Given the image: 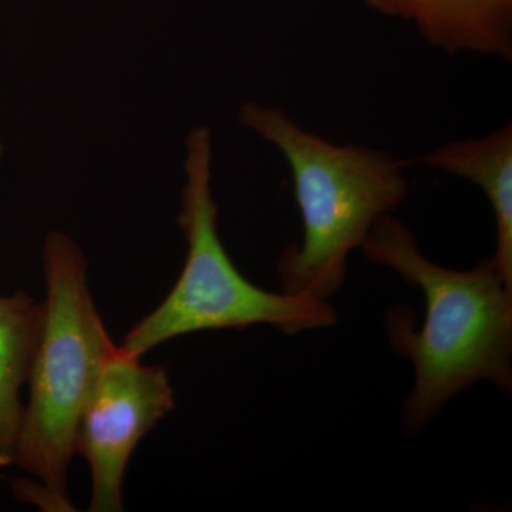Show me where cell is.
<instances>
[{"instance_id":"obj_5","label":"cell","mask_w":512,"mask_h":512,"mask_svg":"<svg viewBox=\"0 0 512 512\" xmlns=\"http://www.w3.org/2000/svg\"><path fill=\"white\" fill-rule=\"evenodd\" d=\"M175 407V393L163 366H148L119 346L107 357L80 416L76 453L92 474L89 511H123V481L130 458Z\"/></svg>"},{"instance_id":"obj_8","label":"cell","mask_w":512,"mask_h":512,"mask_svg":"<svg viewBox=\"0 0 512 512\" xmlns=\"http://www.w3.org/2000/svg\"><path fill=\"white\" fill-rule=\"evenodd\" d=\"M42 322L43 302L23 291L0 295V467L15 461L25 407L20 389L28 382Z\"/></svg>"},{"instance_id":"obj_6","label":"cell","mask_w":512,"mask_h":512,"mask_svg":"<svg viewBox=\"0 0 512 512\" xmlns=\"http://www.w3.org/2000/svg\"><path fill=\"white\" fill-rule=\"evenodd\" d=\"M387 18L412 23L447 55L512 60V0H365Z\"/></svg>"},{"instance_id":"obj_7","label":"cell","mask_w":512,"mask_h":512,"mask_svg":"<svg viewBox=\"0 0 512 512\" xmlns=\"http://www.w3.org/2000/svg\"><path fill=\"white\" fill-rule=\"evenodd\" d=\"M420 163L476 184L484 192L495 222L491 261L512 286V126L467 140L447 141L420 157Z\"/></svg>"},{"instance_id":"obj_1","label":"cell","mask_w":512,"mask_h":512,"mask_svg":"<svg viewBox=\"0 0 512 512\" xmlns=\"http://www.w3.org/2000/svg\"><path fill=\"white\" fill-rule=\"evenodd\" d=\"M367 261L386 266L421 289L426 316L414 328L412 311L394 306L386 330L397 355L414 369L412 392L403 404V429L417 436L457 394L483 380L512 390V286L491 256L460 271L436 264L421 252L412 229L393 214L370 229L362 245Z\"/></svg>"},{"instance_id":"obj_9","label":"cell","mask_w":512,"mask_h":512,"mask_svg":"<svg viewBox=\"0 0 512 512\" xmlns=\"http://www.w3.org/2000/svg\"><path fill=\"white\" fill-rule=\"evenodd\" d=\"M3 154H5V148H3V144L0 143V164H2Z\"/></svg>"},{"instance_id":"obj_2","label":"cell","mask_w":512,"mask_h":512,"mask_svg":"<svg viewBox=\"0 0 512 512\" xmlns=\"http://www.w3.org/2000/svg\"><path fill=\"white\" fill-rule=\"evenodd\" d=\"M238 119L274 146L291 171L302 239L279 255L281 289L328 301L345 284L352 252L409 195V163L380 148L332 143L256 101L242 104Z\"/></svg>"},{"instance_id":"obj_3","label":"cell","mask_w":512,"mask_h":512,"mask_svg":"<svg viewBox=\"0 0 512 512\" xmlns=\"http://www.w3.org/2000/svg\"><path fill=\"white\" fill-rule=\"evenodd\" d=\"M184 174L178 214L187 242L183 271L164 301L124 336L121 352L141 359L161 343L204 330L268 325L295 335L338 322L336 309L326 299L266 291L232 262L218 232L210 128L195 127L188 134Z\"/></svg>"},{"instance_id":"obj_4","label":"cell","mask_w":512,"mask_h":512,"mask_svg":"<svg viewBox=\"0 0 512 512\" xmlns=\"http://www.w3.org/2000/svg\"><path fill=\"white\" fill-rule=\"evenodd\" d=\"M46 299L23 407L15 461L53 493L67 498L76 434L107 357L116 345L90 293L82 248L60 231L43 245Z\"/></svg>"}]
</instances>
